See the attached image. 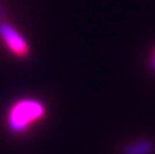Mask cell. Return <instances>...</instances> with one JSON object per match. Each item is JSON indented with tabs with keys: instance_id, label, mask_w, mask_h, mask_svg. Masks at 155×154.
<instances>
[{
	"instance_id": "277c9868",
	"label": "cell",
	"mask_w": 155,
	"mask_h": 154,
	"mask_svg": "<svg viewBox=\"0 0 155 154\" xmlns=\"http://www.w3.org/2000/svg\"><path fill=\"white\" fill-rule=\"evenodd\" d=\"M153 67H154V70H155V52H154V59H153Z\"/></svg>"
},
{
	"instance_id": "5b68a950",
	"label": "cell",
	"mask_w": 155,
	"mask_h": 154,
	"mask_svg": "<svg viewBox=\"0 0 155 154\" xmlns=\"http://www.w3.org/2000/svg\"><path fill=\"white\" fill-rule=\"evenodd\" d=\"M2 14H3V5L0 4V16H2ZM0 21H2V19H0Z\"/></svg>"
},
{
	"instance_id": "3957f363",
	"label": "cell",
	"mask_w": 155,
	"mask_h": 154,
	"mask_svg": "<svg viewBox=\"0 0 155 154\" xmlns=\"http://www.w3.org/2000/svg\"><path fill=\"white\" fill-rule=\"evenodd\" d=\"M155 145L150 139H140L127 145L123 150V154H153Z\"/></svg>"
},
{
	"instance_id": "6da1fadb",
	"label": "cell",
	"mask_w": 155,
	"mask_h": 154,
	"mask_svg": "<svg viewBox=\"0 0 155 154\" xmlns=\"http://www.w3.org/2000/svg\"><path fill=\"white\" fill-rule=\"evenodd\" d=\"M46 113V109L41 101L26 98L15 102L11 106L7 117V124L12 132H23L30 124L42 119Z\"/></svg>"
},
{
	"instance_id": "7a4b0ae2",
	"label": "cell",
	"mask_w": 155,
	"mask_h": 154,
	"mask_svg": "<svg viewBox=\"0 0 155 154\" xmlns=\"http://www.w3.org/2000/svg\"><path fill=\"white\" fill-rule=\"evenodd\" d=\"M0 38L4 41L5 46L18 57H27L30 53V46L26 38L8 22L0 21Z\"/></svg>"
}]
</instances>
